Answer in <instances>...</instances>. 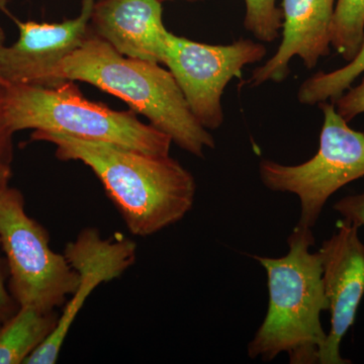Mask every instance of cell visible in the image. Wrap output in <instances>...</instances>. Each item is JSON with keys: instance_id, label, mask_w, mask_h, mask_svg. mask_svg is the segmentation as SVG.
<instances>
[{"instance_id": "6da1fadb", "label": "cell", "mask_w": 364, "mask_h": 364, "mask_svg": "<svg viewBox=\"0 0 364 364\" xmlns=\"http://www.w3.org/2000/svg\"><path fill=\"white\" fill-rule=\"evenodd\" d=\"M63 161L83 163L97 177L131 234L147 237L181 222L196 200L195 177L168 156H155L109 144L35 132Z\"/></svg>"}, {"instance_id": "7a4b0ae2", "label": "cell", "mask_w": 364, "mask_h": 364, "mask_svg": "<svg viewBox=\"0 0 364 364\" xmlns=\"http://www.w3.org/2000/svg\"><path fill=\"white\" fill-rule=\"evenodd\" d=\"M59 85L80 81L121 98L182 150L205 157L212 134L198 123L171 72L159 63L129 58L88 31L82 45L57 67Z\"/></svg>"}, {"instance_id": "3957f363", "label": "cell", "mask_w": 364, "mask_h": 364, "mask_svg": "<svg viewBox=\"0 0 364 364\" xmlns=\"http://www.w3.org/2000/svg\"><path fill=\"white\" fill-rule=\"evenodd\" d=\"M289 252L279 258H253L267 275V313L253 339L249 358L272 361L286 353L291 364L318 363L326 333L321 314L328 312L320 253L313 252L310 228L296 226L287 238Z\"/></svg>"}, {"instance_id": "277c9868", "label": "cell", "mask_w": 364, "mask_h": 364, "mask_svg": "<svg viewBox=\"0 0 364 364\" xmlns=\"http://www.w3.org/2000/svg\"><path fill=\"white\" fill-rule=\"evenodd\" d=\"M6 114L16 134L23 130L59 134L105 143L155 156H168L172 140L133 109L117 112L83 97L74 81L61 85H9Z\"/></svg>"}, {"instance_id": "5b68a950", "label": "cell", "mask_w": 364, "mask_h": 364, "mask_svg": "<svg viewBox=\"0 0 364 364\" xmlns=\"http://www.w3.org/2000/svg\"><path fill=\"white\" fill-rule=\"evenodd\" d=\"M0 247L6 254L9 289L18 306L57 311L78 284L66 256L54 252L49 232L28 215L25 196L9 186L0 193Z\"/></svg>"}, {"instance_id": "8992f818", "label": "cell", "mask_w": 364, "mask_h": 364, "mask_svg": "<svg viewBox=\"0 0 364 364\" xmlns=\"http://www.w3.org/2000/svg\"><path fill=\"white\" fill-rule=\"evenodd\" d=\"M318 107L323 112L320 146L310 160L284 165L265 159L259 164L265 188L296 196L301 205L296 226L310 229L334 193L364 177V133L351 129L332 102Z\"/></svg>"}, {"instance_id": "52a82bcc", "label": "cell", "mask_w": 364, "mask_h": 364, "mask_svg": "<svg viewBox=\"0 0 364 364\" xmlns=\"http://www.w3.org/2000/svg\"><path fill=\"white\" fill-rule=\"evenodd\" d=\"M267 53L264 45L250 39L208 45L169 32L163 64L168 67L198 123L207 130H217L224 123L225 88Z\"/></svg>"}, {"instance_id": "ba28073f", "label": "cell", "mask_w": 364, "mask_h": 364, "mask_svg": "<svg viewBox=\"0 0 364 364\" xmlns=\"http://www.w3.org/2000/svg\"><path fill=\"white\" fill-rule=\"evenodd\" d=\"M64 255L78 273L75 291L64 305L58 324L25 364H55L58 361L72 325L97 287L119 279L135 263L136 245L127 238L105 239L95 228L82 230L67 243Z\"/></svg>"}, {"instance_id": "9c48e42d", "label": "cell", "mask_w": 364, "mask_h": 364, "mask_svg": "<svg viewBox=\"0 0 364 364\" xmlns=\"http://www.w3.org/2000/svg\"><path fill=\"white\" fill-rule=\"evenodd\" d=\"M359 230L342 219L318 250L330 313L329 331L318 355L320 364L351 363L342 356L341 344L355 322L364 296V241Z\"/></svg>"}, {"instance_id": "30bf717a", "label": "cell", "mask_w": 364, "mask_h": 364, "mask_svg": "<svg viewBox=\"0 0 364 364\" xmlns=\"http://www.w3.org/2000/svg\"><path fill=\"white\" fill-rule=\"evenodd\" d=\"M95 0H82L77 18L59 23L16 21L18 40L0 49V79L9 85L56 86L59 64L82 45L88 35Z\"/></svg>"}, {"instance_id": "8fae6325", "label": "cell", "mask_w": 364, "mask_h": 364, "mask_svg": "<svg viewBox=\"0 0 364 364\" xmlns=\"http://www.w3.org/2000/svg\"><path fill=\"white\" fill-rule=\"evenodd\" d=\"M335 1L282 0V43L272 58L254 69L248 85L259 86L267 81L280 83L286 80L294 57L303 60L306 68L313 69L318 60L328 56Z\"/></svg>"}, {"instance_id": "7c38bea8", "label": "cell", "mask_w": 364, "mask_h": 364, "mask_svg": "<svg viewBox=\"0 0 364 364\" xmlns=\"http://www.w3.org/2000/svg\"><path fill=\"white\" fill-rule=\"evenodd\" d=\"M88 31L124 56L163 64L169 31L159 0H98Z\"/></svg>"}, {"instance_id": "4fadbf2b", "label": "cell", "mask_w": 364, "mask_h": 364, "mask_svg": "<svg viewBox=\"0 0 364 364\" xmlns=\"http://www.w3.org/2000/svg\"><path fill=\"white\" fill-rule=\"evenodd\" d=\"M59 317L57 311L43 312L33 306H20L0 326V364H25L49 338Z\"/></svg>"}, {"instance_id": "5bb4252c", "label": "cell", "mask_w": 364, "mask_h": 364, "mask_svg": "<svg viewBox=\"0 0 364 364\" xmlns=\"http://www.w3.org/2000/svg\"><path fill=\"white\" fill-rule=\"evenodd\" d=\"M364 73V41L358 54L346 66L332 72L320 71L299 86L298 100L303 105L335 102Z\"/></svg>"}, {"instance_id": "9a60e30c", "label": "cell", "mask_w": 364, "mask_h": 364, "mask_svg": "<svg viewBox=\"0 0 364 364\" xmlns=\"http://www.w3.org/2000/svg\"><path fill=\"white\" fill-rule=\"evenodd\" d=\"M364 41V0H337L331 23V46L346 61Z\"/></svg>"}, {"instance_id": "2e32d148", "label": "cell", "mask_w": 364, "mask_h": 364, "mask_svg": "<svg viewBox=\"0 0 364 364\" xmlns=\"http://www.w3.org/2000/svg\"><path fill=\"white\" fill-rule=\"evenodd\" d=\"M245 4L246 30L260 42L272 43L279 39L282 14L277 0H245Z\"/></svg>"}, {"instance_id": "e0dca14e", "label": "cell", "mask_w": 364, "mask_h": 364, "mask_svg": "<svg viewBox=\"0 0 364 364\" xmlns=\"http://www.w3.org/2000/svg\"><path fill=\"white\" fill-rule=\"evenodd\" d=\"M336 111L345 121L350 123L352 119L364 112V77L358 85L348 88L334 102Z\"/></svg>"}, {"instance_id": "ac0fdd59", "label": "cell", "mask_w": 364, "mask_h": 364, "mask_svg": "<svg viewBox=\"0 0 364 364\" xmlns=\"http://www.w3.org/2000/svg\"><path fill=\"white\" fill-rule=\"evenodd\" d=\"M6 87V85L0 83V164L11 165L14 133L7 119Z\"/></svg>"}, {"instance_id": "d6986e66", "label": "cell", "mask_w": 364, "mask_h": 364, "mask_svg": "<svg viewBox=\"0 0 364 364\" xmlns=\"http://www.w3.org/2000/svg\"><path fill=\"white\" fill-rule=\"evenodd\" d=\"M333 208L345 221L353 223L360 229H364V191L344 196L335 203Z\"/></svg>"}, {"instance_id": "ffe728a7", "label": "cell", "mask_w": 364, "mask_h": 364, "mask_svg": "<svg viewBox=\"0 0 364 364\" xmlns=\"http://www.w3.org/2000/svg\"><path fill=\"white\" fill-rule=\"evenodd\" d=\"M7 279H9V272H7L6 262L0 257V326L9 320L20 308L9 291Z\"/></svg>"}, {"instance_id": "44dd1931", "label": "cell", "mask_w": 364, "mask_h": 364, "mask_svg": "<svg viewBox=\"0 0 364 364\" xmlns=\"http://www.w3.org/2000/svg\"><path fill=\"white\" fill-rule=\"evenodd\" d=\"M13 171H11V165L0 164V193L9 186Z\"/></svg>"}, {"instance_id": "7402d4cb", "label": "cell", "mask_w": 364, "mask_h": 364, "mask_svg": "<svg viewBox=\"0 0 364 364\" xmlns=\"http://www.w3.org/2000/svg\"><path fill=\"white\" fill-rule=\"evenodd\" d=\"M4 42H6V35H4V30H2L1 28H0V49H1V48L4 47V45H6L4 44ZM0 83L4 85V83L2 82L1 79H0Z\"/></svg>"}, {"instance_id": "603a6c76", "label": "cell", "mask_w": 364, "mask_h": 364, "mask_svg": "<svg viewBox=\"0 0 364 364\" xmlns=\"http://www.w3.org/2000/svg\"><path fill=\"white\" fill-rule=\"evenodd\" d=\"M160 2H164V1H173V0H159ZM184 1L188 2H200V1H205V0H184Z\"/></svg>"}]
</instances>
